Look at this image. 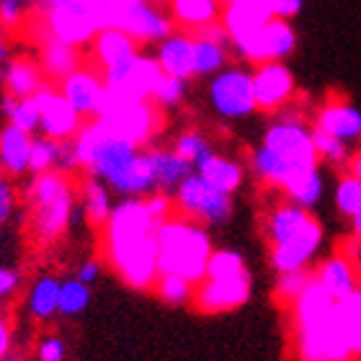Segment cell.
<instances>
[{
	"label": "cell",
	"mask_w": 361,
	"mask_h": 361,
	"mask_svg": "<svg viewBox=\"0 0 361 361\" xmlns=\"http://www.w3.org/2000/svg\"><path fill=\"white\" fill-rule=\"evenodd\" d=\"M158 222L145 207V199H121L104 230V253L114 274L137 292L155 289L158 266Z\"/></svg>",
	"instance_id": "obj_1"
},
{
	"label": "cell",
	"mask_w": 361,
	"mask_h": 361,
	"mask_svg": "<svg viewBox=\"0 0 361 361\" xmlns=\"http://www.w3.org/2000/svg\"><path fill=\"white\" fill-rule=\"evenodd\" d=\"M78 171L104 180L121 199H142L155 191L145 150L111 135L101 119H88L73 140Z\"/></svg>",
	"instance_id": "obj_2"
},
{
	"label": "cell",
	"mask_w": 361,
	"mask_h": 361,
	"mask_svg": "<svg viewBox=\"0 0 361 361\" xmlns=\"http://www.w3.org/2000/svg\"><path fill=\"white\" fill-rule=\"evenodd\" d=\"M320 155L312 129L300 114H284L264 132V140L250 152V171L261 183L286 191L300 176L317 171Z\"/></svg>",
	"instance_id": "obj_3"
},
{
	"label": "cell",
	"mask_w": 361,
	"mask_h": 361,
	"mask_svg": "<svg viewBox=\"0 0 361 361\" xmlns=\"http://www.w3.org/2000/svg\"><path fill=\"white\" fill-rule=\"evenodd\" d=\"M292 310L300 361H351L354 351L341 320L338 302L325 292L315 276L297 297Z\"/></svg>",
	"instance_id": "obj_4"
},
{
	"label": "cell",
	"mask_w": 361,
	"mask_h": 361,
	"mask_svg": "<svg viewBox=\"0 0 361 361\" xmlns=\"http://www.w3.org/2000/svg\"><path fill=\"white\" fill-rule=\"evenodd\" d=\"M21 196L31 240L37 245L57 243L70 230L73 219L83 214L78 207V183L73 180V173L65 171L31 176Z\"/></svg>",
	"instance_id": "obj_5"
},
{
	"label": "cell",
	"mask_w": 361,
	"mask_h": 361,
	"mask_svg": "<svg viewBox=\"0 0 361 361\" xmlns=\"http://www.w3.org/2000/svg\"><path fill=\"white\" fill-rule=\"evenodd\" d=\"M214 253L209 227L194 219L173 214L158 227V266L160 274H173L199 284L207 276V266Z\"/></svg>",
	"instance_id": "obj_6"
},
{
	"label": "cell",
	"mask_w": 361,
	"mask_h": 361,
	"mask_svg": "<svg viewBox=\"0 0 361 361\" xmlns=\"http://www.w3.org/2000/svg\"><path fill=\"white\" fill-rule=\"evenodd\" d=\"M96 119H101L109 127V132L137 147H150L158 135L163 132V109L142 101V98H127L119 93L106 90L101 109H98Z\"/></svg>",
	"instance_id": "obj_7"
},
{
	"label": "cell",
	"mask_w": 361,
	"mask_h": 361,
	"mask_svg": "<svg viewBox=\"0 0 361 361\" xmlns=\"http://www.w3.org/2000/svg\"><path fill=\"white\" fill-rule=\"evenodd\" d=\"M42 18H44V34L75 49L90 47L98 31L104 29V18L96 0H62L52 8H42Z\"/></svg>",
	"instance_id": "obj_8"
},
{
	"label": "cell",
	"mask_w": 361,
	"mask_h": 361,
	"mask_svg": "<svg viewBox=\"0 0 361 361\" xmlns=\"http://www.w3.org/2000/svg\"><path fill=\"white\" fill-rule=\"evenodd\" d=\"M173 207L176 214L204 227H219L233 217V196L214 188L196 171L173 191Z\"/></svg>",
	"instance_id": "obj_9"
},
{
	"label": "cell",
	"mask_w": 361,
	"mask_h": 361,
	"mask_svg": "<svg viewBox=\"0 0 361 361\" xmlns=\"http://www.w3.org/2000/svg\"><path fill=\"white\" fill-rule=\"evenodd\" d=\"M207 101L209 109L225 121L248 119L256 109L253 93V73L240 65H230L207 83Z\"/></svg>",
	"instance_id": "obj_10"
},
{
	"label": "cell",
	"mask_w": 361,
	"mask_h": 361,
	"mask_svg": "<svg viewBox=\"0 0 361 361\" xmlns=\"http://www.w3.org/2000/svg\"><path fill=\"white\" fill-rule=\"evenodd\" d=\"M101 73H104L106 90L127 98H142V101H152L155 88L166 78L158 60H155V54H147L145 49H140L137 54L127 57L114 68L101 70Z\"/></svg>",
	"instance_id": "obj_11"
},
{
	"label": "cell",
	"mask_w": 361,
	"mask_h": 361,
	"mask_svg": "<svg viewBox=\"0 0 361 361\" xmlns=\"http://www.w3.org/2000/svg\"><path fill=\"white\" fill-rule=\"evenodd\" d=\"M294 47H297V34L292 23L284 18H271L256 34L233 42V52L245 62L266 65V62H284L294 52Z\"/></svg>",
	"instance_id": "obj_12"
},
{
	"label": "cell",
	"mask_w": 361,
	"mask_h": 361,
	"mask_svg": "<svg viewBox=\"0 0 361 361\" xmlns=\"http://www.w3.org/2000/svg\"><path fill=\"white\" fill-rule=\"evenodd\" d=\"M34 98H37L39 114H42L39 135L57 140V142H73L78 132L83 129L85 119L70 106V101L62 96L60 88L54 83H47Z\"/></svg>",
	"instance_id": "obj_13"
},
{
	"label": "cell",
	"mask_w": 361,
	"mask_h": 361,
	"mask_svg": "<svg viewBox=\"0 0 361 361\" xmlns=\"http://www.w3.org/2000/svg\"><path fill=\"white\" fill-rule=\"evenodd\" d=\"M250 300V271L233 279H202L194 286V307L204 315H219L243 307Z\"/></svg>",
	"instance_id": "obj_14"
},
{
	"label": "cell",
	"mask_w": 361,
	"mask_h": 361,
	"mask_svg": "<svg viewBox=\"0 0 361 361\" xmlns=\"http://www.w3.org/2000/svg\"><path fill=\"white\" fill-rule=\"evenodd\" d=\"M114 26L129 34L140 47H158L176 31V23L171 21L168 11H163L158 3H142V6L129 8L127 13L119 16V21Z\"/></svg>",
	"instance_id": "obj_15"
},
{
	"label": "cell",
	"mask_w": 361,
	"mask_h": 361,
	"mask_svg": "<svg viewBox=\"0 0 361 361\" xmlns=\"http://www.w3.org/2000/svg\"><path fill=\"white\" fill-rule=\"evenodd\" d=\"M60 93L70 101V106L75 109L85 121L96 119L98 109H101V101L106 96V83H104V73L98 68H90V65H80L78 70H73L65 80L57 83Z\"/></svg>",
	"instance_id": "obj_16"
},
{
	"label": "cell",
	"mask_w": 361,
	"mask_h": 361,
	"mask_svg": "<svg viewBox=\"0 0 361 361\" xmlns=\"http://www.w3.org/2000/svg\"><path fill=\"white\" fill-rule=\"evenodd\" d=\"M253 93L258 111H279L294 98V75L284 62H266L253 70Z\"/></svg>",
	"instance_id": "obj_17"
},
{
	"label": "cell",
	"mask_w": 361,
	"mask_h": 361,
	"mask_svg": "<svg viewBox=\"0 0 361 361\" xmlns=\"http://www.w3.org/2000/svg\"><path fill=\"white\" fill-rule=\"evenodd\" d=\"M233 39L227 37L222 23H212L194 34V78H214L230 68Z\"/></svg>",
	"instance_id": "obj_18"
},
{
	"label": "cell",
	"mask_w": 361,
	"mask_h": 361,
	"mask_svg": "<svg viewBox=\"0 0 361 361\" xmlns=\"http://www.w3.org/2000/svg\"><path fill=\"white\" fill-rule=\"evenodd\" d=\"M323 245V227L315 217L302 230L297 238H292L284 245L271 248V266L276 274H292V271L307 269V264L315 258V253Z\"/></svg>",
	"instance_id": "obj_19"
},
{
	"label": "cell",
	"mask_w": 361,
	"mask_h": 361,
	"mask_svg": "<svg viewBox=\"0 0 361 361\" xmlns=\"http://www.w3.org/2000/svg\"><path fill=\"white\" fill-rule=\"evenodd\" d=\"M271 18H276V16L271 11L269 0H230L222 6L219 23L233 42H240V39L256 34L258 29H264Z\"/></svg>",
	"instance_id": "obj_20"
},
{
	"label": "cell",
	"mask_w": 361,
	"mask_h": 361,
	"mask_svg": "<svg viewBox=\"0 0 361 361\" xmlns=\"http://www.w3.org/2000/svg\"><path fill=\"white\" fill-rule=\"evenodd\" d=\"M145 160H147V168H150L152 180H155V191H163V194L171 196L188 176L194 173V168L188 166L173 147L150 145V147H145Z\"/></svg>",
	"instance_id": "obj_21"
},
{
	"label": "cell",
	"mask_w": 361,
	"mask_h": 361,
	"mask_svg": "<svg viewBox=\"0 0 361 361\" xmlns=\"http://www.w3.org/2000/svg\"><path fill=\"white\" fill-rule=\"evenodd\" d=\"M47 83L49 80L39 60H31L26 54L11 57L3 65V93L8 98H34Z\"/></svg>",
	"instance_id": "obj_22"
},
{
	"label": "cell",
	"mask_w": 361,
	"mask_h": 361,
	"mask_svg": "<svg viewBox=\"0 0 361 361\" xmlns=\"http://www.w3.org/2000/svg\"><path fill=\"white\" fill-rule=\"evenodd\" d=\"M155 60L163 75L191 80L194 78V34L176 29L166 42L155 47Z\"/></svg>",
	"instance_id": "obj_23"
},
{
	"label": "cell",
	"mask_w": 361,
	"mask_h": 361,
	"mask_svg": "<svg viewBox=\"0 0 361 361\" xmlns=\"http://www.w3.org/2000/svg\"><path fill=\"white\" fill-rule=\"evenodd\" d=\"M31 145H34V135L13 124H3L0 127V171L11 178H21L29 173Z\"/></svg>",
	"instance_id": "obj_24"
},
{
	"label": "cell",
	"mask_w": 361,
	"mask_h": 361,
	"mask_svg": "<svg viewBox=\"0 0 361 361\" xmlns=\"http://www.w3.org/2000/svg\"><path fill=\"white\" fill-rule=\"evenodd\" d=\"M166 11L176 29L196 34L212 23H219L222 0H166Z\"/></svg>",
	"instance_id": "obj_25"
},
{
	"label": "cell",
	"mask_w": 361,
	"mask_h": 361,
	"mask_svg": "<svg viewBox=\"0 0 361 361\" xmlns=\"http://www.w3.org/2000/svg\"><path fill=\"white\" fill-rule=\"evenodd\" d=\"M39 65L44 70L47 80L60 83L73 70L83 65V54L75 47H70L65 42H60V39L44 34V37H39Z\"/></svg>",
	"instance_id": "obj_26"
},
{
	"label": "cell",
	"mask_w": 361,
	"mask_h": 361,
	"mask_svg": "<svg viewBox=\"0 0 361 361\" xmlns=\"http://www.w3.org/2000/svg\"><path fill=\"white\" fill-rule=\"evenodd\" d=\"M49 171H65V173H75L78 160L73 152V142H57L49 137L37 135L31 145V168L29 173H49Z\"/></svg>",
	"instance_id": "obj_27"
},
{
	"label": "cell",
	"mask_w": 361,
	"mask_h": 361,
	"mask_svg": "<svg viewBox=\"0 0 361 361\" xmlns=\"http://www.w3.org/2000/svg\"><path fill=\"white\" fill-rule=\"evenodd\" d=\"M315 129L351 145L361 137V111L348 104H328L317 111Z\"/></svg>",
	"instance_id": "obj_28"
},
{
	"label": "cell",
	"mask_w": 361,
	"mask_h": 361,
	"mask_svg": "<svg viewBox=\"0 0 361 361\" xmlns=\"http://www.w3.org/2000/svg\"><path fill=\"white\" fill-rule=\"evenodd\" d=\"M310 219H312V214L292 202L274 207L269 212V217H266V238H269L271 248L284 245L292 238H297L310 225Z\"/></svg>",
	"instance_id": "obj_29"
},
{
	"label": "cell",
	"mask_w": 361,
	"mask_h": 361,
	"mask_svg": "<svg viewBox=\"0 0 361 361\" xmlns=\"http://www.w3.org/2000/svg\"><path fill=\"white\" fill-rule=\"evenodd\" d=\"M90 49H93V60H96L98 70H106L124 62L132 54H137L142 47L137 44L129 34L116 29V26H106V29L98 31V37L93 39Z\"/></svg>",
	"instance_id": "obj_30"
},
{
	"label": "cell",
	"mask_w": 361,
	"mask_h": 361,
	"mask_svg": "<svg viewBox=\"0 0 361 361\" xmlns=\"http://www.w3.org/2000/svg\"><path fill=\"white\" fill-rule=\"evenodd\" d=\"M78 199H80V209L88 225L104 227L109 222L114 212V191L106 186L104 180L93 178V176H83V180L78 183Z\"/></svg>",
	"instance_id": "obj_31"
},
{
	"label": "cell",
	"mask_w": 361,
	"mask_h": 361,
	"mask_svg": "<svg viewBox=\"0 0 361 361\" xmlns=\"http://www.w3.org/2000/svg\"><path fill=\"white\" fill-rule=\"evenodd\" d=\"M315 279L323 284V289L331 294L336 302L346 300V297H351V294L359 289L354 266H351V261L343 256L325 258L323 264H320V269L315 271Z\"/></svg>",
	"instance_id": "obj_32"
},
{
	"label": "cell",
	"mask_w": 361,
	"mask_h": 361,
	"mask_svg": "<svg viewBox=\"0 0 361 361\" xmlns=\"http://www.w3.org/2000/svg\"><path fill=\"white\" fill-rule=\"evenodd\" d=\"M196 173L202 176L204 180H209L214 188H219V191H225V194H230V196H233L235 191L243 186V180H245V168L235 158L219 155V152H214L212 158L204 160L202 166L196 168Z\"/></svg>",
	"instance_id": "obj_33"
},
{
	"label": "cell",
	"mask_w": 361,
	"mask_h": 361,
	"mask_svg": "<svg viewBox=\"0 0 361 361\" xmlns=\"http://www.w3.org/2000/svg\"><path fill=\"white\" fill-rule=\"evenodd\" d=\"M60 286L62 281L54 276H39L29 286L26 307L34 320H49L60 312Z\"/></svg>",
	"instance_id": "obj_34"
},
{
	"label": "cell",
	"mask_w": 361,
	"mask_h": 361,
	"mask_svg": "<svg viewBox=\"0 0 361 361\" xmlns=\"http://www.w3.org/2000/svg\"><path fill=\"white\" fill-rule=\"evenodd\" d=\"M0 114L6 124H13V127L29 132V135H39V121H42V114H39L37 98H8L3 96V104H0Z\"/></svg>",
	"instance_id": "obj_35"
},
{
	"label": "cell",
	"mask_w": 361,
	"mask_h": 361,
	"mask_svg": "<svg viewBox=\"0 0 361 361\" xmlns=\"http://www.w3.org/2000/svg\"><path fill=\"white\" fill-rule=\"evenodd\" d=\"M173 150L196 171L204 160L214 155V145H212L209 135L202 132V129H183L173 140Z\"/></svg>",
	"instance_id": "obj_36"
},
{
	"label": "cell",
	"mask_w": 361,
	"mask_h": 361,
	"mask_svg": "<svg viewBox=\"0 0 361 361\" xmlns=\"http://www.w3.org/2000/svg\"><path fill=\"white\" fill-rule=\"evenodd\" d=\"M323 188H325L323 173H320V168H317V171H310V173L300 176L294 183H289L284 194L289 196L292 204H297V207L310 212L320 199H323Z\"/></svg>",
	"instance_id": "obj_37"
},
{
	"label": "cell",
	"mask_w": 361,
	"mask_h": 361,
	"mask_svg": "<svg viewBox=\"0 0 361 361\" xmlns=\"http://www.w3.org/2000/svg\"><path fill=\"white\" fill-rule=\"evenodd\" d=\"M155 294L171 307H180V305L194 302V284L186 279L173 276V274H160L155 281Z\"/></svg>",
	"instance_id": "obj_38"
},
{
	"label": "cell",
	"mask_w": 361,
	"mask_h": 361,
	"mask_svg": "<svg viewBox=\"0 0 361 361\" xmlns=\"http://www.w3.org/2000/svg\"><path fill=\"white\" fill-rule=\"evenodd\" d=\"M338 310L343 328H346L348 343H351V351H354V356H361V289H356L346 300H341Z\"/></svg>",
	"instance_id": "obj_39"
},
{
	"label": "cell",
	"mask_w": 361,
	"mask_h": 361,
	"mask_svg": "<svg viewBox=\"0 0 361 361\" xmlns=\"http://www.w3.org/2000/svg\"><path fill=\"white\" fill-rule=\"evenodd\" d=\"M248 274V266H245V258L238 253V250H214L209 258V266H207V276L204 279H233Z\"/></svg>",
	"instance_id": "obj_40"
},
{
	"label": "cell",
	"mask_w": 361,
	"mask_h": 361,
	"mask_svg": "<svg viewBox=\"0 0 361 361\" xmlns=\"http://www.w3.org/2000/svg\"><path fill=\"white\" fill-rule=\"evenodd\" d=\"M90 302V286L78 279H65L60 286V315L75 317L80 315Z\"/></svg>",
	"instance_id": "obj_41"
},
{
	"label": "cell",
	"mask_w": 361,
	"mask_h": 361,
	"mask_svg": "<svg viewBox=\"0 0 361 361\" xmlns=\"http://www.w3.org/2000/svg\"><path fill=\"white\" fill-rule=\"evenodd\" d=\"M188 96V80H180V78H163L160 85L152 93V104L158 109H178Z\"/></svg>",
	"instance_id": "obj_42"
},
{
	"label": "cell",
	"mask_w": 361,
	"mask_h": 361,
	"mask_svg": "<svg viewBox=\"0 0 361 361\" xmlns=\"http://www.w3.org/2000/svg\"><path fill=\"white\" fill-rule=\"evenodd\" d=\"M336 207L341 214H346L351 219L361 214V178H356V176L341 178L338 188H336Z\"/></svg>",
	"instance_id": "obj_43"
},
{
	"label": "cell",
	"mask_w": 361,
	"mask_h": 361,
	"mask_svg": "<svg viewBox=\"0 0 361 361\" xmlns=\"http://www.w3.org/2000/svg\"><path fill=\"white\" fill-rule=\"evenodd\" d=\"M312 276H315V274H310L307 269L292 271V274H279L276 297L281 302H289V305H294V302H297V297L307 289V284L312 281Z\"/></svg>",
	"instance_id": "obj_44"
},
{
	"label": "cell",
	"mask_w": 361,
	"mask_h": 361,
	"mask_svg": "<svg viewBox=\"0 0 361 361\" xmlns=\"http://www.w3.org/2000/svg\"><path fill=\"white\" fill-rule=\"evenodd\" d=\"M312 137H315V147H317V155L320 160L325 163H331V166H343L348 160V145L336 140V137L325 135L320 129H312Z\"/></svg>",
	"instance_id": "obj_45"
},
{
	"label": "cell",
	"mask_w": 361,
	"mask_h": 361,
	"mask_svg": "<svg viewBox=\"0 0 361 361\" xmlns=\"http://www.w3.org/2000/svg\"><path fill=\"white\" fill-rule=\"evenodd\" d=\"M18 199H21V191L16 186V178L0 173V227L13 219L16 209H18Z\"/></svg>",
	"instance_id": "obj_46"
},
{
	"label": "cell",
	"mask_w": 361,
	"mask_h": 361,
	"mask_svg": "<svg viewBox=\"0 0 361 361\" xmlns=\"http://www.w3.org/2000/svg\"><path fill=\"white\" fill-rule=\"evenodd\" d=\"M142 3H158V0H96L101 18H104V29L106 26H114V23L119 21V16L127 13L129 8L142 6Z\"/></svg>",
	"instance_id": "obj_47"
},
{
	"label": "cell",
	"mask_w": 361,
	"mask_h": 361,
	"mask_svg": "<svg viewBox=\"0 0 361 361\" xmlns=\"http://www.w3.org/2000/svg\"><path fill=\"white\" fill-rule=\"evenodd\" d=\"M142 199H145V207H147V212H150L152 219H155L158 225H163L166 219H171L176 214L173 196H171V194H163V191H152V194L142 196Z\"/></svg>",
	"instance_id": "obj_48"
},
{
	"label": "cell",
	"mask_w": 361,
	"mask_h": 361,
	"mask_svg": "<svg viewBox=\"0 0 361 361\" xmlns=\"http://www.w3.org/2000/svg\"><path fill=\"white\" fill-rule=\"evenodd\" d=\"M31 0H0V21L6 23L8 31H16L29 16Z\"/></svg>",
	"instance_id": "obj_49"
},
{
	"label": "cell",
	"mask_w": 361,
	"mask_h": 361,
	"mask_svg": "<svg viewBox=\"0 0 361 361\" xmlns=\"http://www.w3.org/2000/svg\"><path fill=\"white\" fill-rule=\"evenodd\" d=\"M65 354H68L65 341L57 338V336H47V338L39 341L37 346L39 361H65Z\"/></svg>",
	"instance_id": "obj_50"
},
{
	"label": "cell",
	"mask_w": 361,
	"mask_h": 361,
	"mask_svg": "<svg viewBox=\"0 0 361 361\" xmlns=\"http://www.w3.org/2000/svg\"><path fill=\"white\" fill-rule=\"evenodd\" d=\"M21 289V274L11 266H0V302H8Z\"/></svg>",
	"instance_id": "obj_51"
},
{
	"label": "cell",
	"mask_w": 361,
	"mask_h": 361,
	"mask_svg": "<svg viewBox=\"0 0 361 361\" xmlns=\"http://www.w3.org/2000/svg\"><path fill=\"white\" fill-rule=\"evenodd\" d=\"M269 3H271L274 16H276V18H284V21L294 18V16L302 11V0H269Z\"/></svg>",
	"instance_id": "obj_52"
},
{
	"label": "cell",
	"mask_w": 361,
	"mask_h": 361,
	"mask_svg": "<svg viewBox=\"0 0 361 361\" xmlns=\"http://www.w3.org/2000/svg\"><path fill=\"white\" fill-rule=\"evenodd\" d=\"M101 271H104V264L98 261V258H88L85 264H80V269H78V281H83V284H93L98 276H101Z\"/></svg>",
	"instance_id": "obj_53"
},
{
	"label": "cell",
	"mask_w": 361,
	"mask_h": 361,
	"mask_svg": "<svg viewBox=\"0 0 361 361\" xmlns=\"http://www.w3.org/2000/svg\"><path fill=\"white\" fill-rule=\"evenodd\" d=\"M11 343H13V328H11L8 315L0 312V359L11 354Z\"/></svg>",
	"instance_id": "obj_54"
},
{
	"label": "cell",
	"mask_w": 361,
	"mask_h": 361,
	"mask_svg": "<svg viewBox=\"0 0 361 361\" xmlns=\"http://www.w3.org/2000/svg\"><path fill=\"white\" fill-rule=\"evenodd\" d=\"M8 37H11V31L6 29V23L0 21V62H3V65L11 60V44H8Z\"/></svg>",
	"instance_id": "obj_55"
},
{
	"label": "cell",
	"mask_w": 361,
	"mask_h": 361,
	"mask_svg": "<svg viewBox=\"0 0 361 361\" xmlns=\"http://www.w3.org/2000/svg\"><path fill=\"white\" fill-rule=\"evenodd\" d=\"M351 176H356V178H361V155H356L354 163H351Z\"/></svg>",
	"instance_id": "obj_56"
},
{
	"label": "cell",
	"mask_w": 361,
	"mask_h": 361,
	"mask_svg": "<svg viewBox=\"0 0 361 361\" xmlns=\"http://www.w3.org/2000/svg\"><path fill=\"white\" fill-rule=\"evenodd\" d=\"M351 222H354V235L361 240V214H356V217L351 219Z\"/></svg>",
	"instance_id": "obj_57"
},
{
	"label": "cell",
	"mask_w": 361,
	"mask_h": 361,
	"mask_svg": "<svg viewBox=\"0 0 361 361\" xmlns=\"http://www.w3.org/2000/svg\"><path fill=\"white\" fill-rule=\"evenodd\" d=\"M39 3V8H52V6H57V3H62V0H37Z\"/></svg>",
	"instance_id": "obj_58"
},
{
	"label": "cell",
	"mask_w": 361,
	"mask_h": 361,
	"mask_svg": "<svg viewBox=\"0 0 361 361\" xmlns=\"http://www.w3.org/2000/svg\"><path fill=\"white\" fill-rule=\"evenodd\" d=\"M0 361H21V359H18V356H16V354H8V356H3V359H0Z\"/></svg>",
	"instance_id": "obj_59"
},
{
	"label": "cell",
	"mask_w": 361,
	"mask_h": 361,
	"mask_svg": "<svg viewBox=\"0 0 361 361\" xmlns=\"http://www.w3.org/2000/svg\"><path fill=\"white\" fill-rule=\"evenodd\" d=\"M0 88H3V62H0ZM0 104H3V98H0Z\"/></svg>",
	"instance_id": "obj_60"
}]
</instances>
